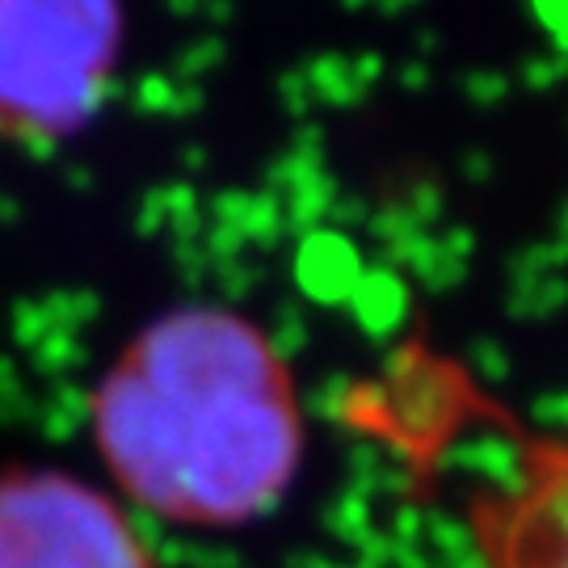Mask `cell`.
Returning <instances> with one entry per match:
<instances>
[{
	"mask_svg": "<svg viewBox=\"0 0 568 568\" xmlns=\"http://www.w3.org/2000/svg\"><path fill=\"white\" fill-rule=\"evenodd\" d=\"M93 450L143 514L194 530L248 527L304 459V408L283 349L224 304L169 307L89 396Z\"/></svg>",
	"mask_w": 568,
	"mask_h": 568,
	"instance_id": "obj_1",
	"label": "cell"
},
{
	"mask_svg": "<svg viewBox=\"0 0 568 568\" xmlns=\"http://www.w3.org/2000/svg\"><path fill=\"white\" fill-rule=\"evenodd\" d=\"M119 0H0V131L60 135L102 98Z\"/></svg>",
	"mask_w": 568,
	"mask_h": 568,
	"instance_id": "obj_2",
	"label": "cell"
},
{
	"mask_svg": "<svg viewBox=\"0 0 568 568\" xmlns=\"http://www.w3.org/2000/svg\"><path fill=\"white\" fill-rule=\"evenodd\" d=\"M471 568H568V422L527 429L501 480L464 506Z\"/></svg>",
	"mask_w": 568,
	"mask_h": 568,
	"instance_id": "obj_4",
	"label": "cell"
},
{
	"mask_svg": "<svg viewBox=\"0 0 568 568\" xmlns=\"http://www.w3.org/2000/svg\"><path fill=\"white\" fill-rule=\"evenodd\" d=\"M0 568H164L135 518L63 467L0 476Z\"/></svg>",
	"mask_w": 568,
	"mask_h": 568,
	"instance_id": "obj_3",
	"label": "cell"
}]
</instances>
